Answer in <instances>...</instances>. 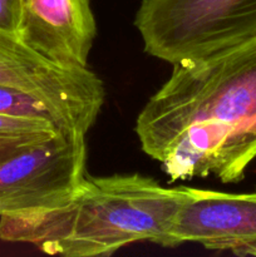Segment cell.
<instances>
[{"label":"cell","instance_id":"6da1fadb","mask_svg":"<svg viewBox=\"0 0 256 257\" xmlns=\"http://www.w3.org/2000/svg\"><path fill=\"white\" fill-rule=\"evenodd\" d=\"M172 67L137 115L141 148L172 181L240 182L256 160V37Z\"/></svg>","mask_w":256,"mask_h":257},{"label":"cell","instance_id":"7a4b0ae2","mask_svg":"<svg viewBox=\"0 0 256 257\" xmlns=\"http://www.w3.org/2000/svg\"><path fill=\"white\" fill-rule=\"evenodd\" d=\"M185 198V186L138 173L84 177L50 205L0 216V240L67 257L109 256L141 241L163 246Z\"/></svg>","mask_w":256,"mask_h":257},{"label":"cell","instance_id":"3957f363","mask_svg":"<svg viewBox=\"0 0 256 257\" xmlns=\"http://www.w3.org/2000/svg\"><path fill=\"white\" fill-rule=\"evenodd\" d=\"M147 54L170 64L256 37V0H141L135 18Z\"/></svg>","mask_w":256,"mask_h":257},{"label":"cell","instance_id":"277c9868","mask_svg":"<svg viewBox=\"0 0 256 257\" xmlns=\"http://www.w3.org/2000/svg\"><path fill=\"white\" fill-rule=\"evenodd\" d=\"M84 133L58 132L0 161V216L60 200L85 177Z\"/></svg>","mask_w":256,"mask_h":257},{"label":"cell","instance_id":"5b68a950","mask_svg":"<svg viewBox=\"0 0 256 257\" xmlns=\"http://www.w3.org/2000/svg\"><path fill=\"white\" fill-rule=\"evenodd\" d=\"M163 247L186 242L207 250L256 256V192L227 193L186 187Z\"/></svg>","mask_w":256,"mask_h":257},{"label":"cell","instance_id":"8992f818","mask_svg":"<svg viewBox=\"0 0 256 257\" xmlns=\"http://www.w3.org/2000/svg\"><path fill=\"white\" fill-rule=\"evenodd\" d=\"M0 84L34 93L97 120L104 103L102 79L89 68L58 65L15 34L0 32Z\"/></svg>","mask_w":256,"mask_h":257},{"label":"cell","instance_id":"52a82bcc","mask_svg":"<svg viewBox=\"0 0 256 257\" xmlns=\"http://www.w3.org/2000/svg\"><path fill=\"white\" fill-rule=\"evenodd\" d=\"M97 24L90 0H22L18 37L65 68H88Z\"/></svg>","mask_w":256,"mask_h":257},{"label":"cell","instance_id":"ba28073f","mask_svg":"<svg viewBox=\"0 0 256 257\" xmlns=\"http://www.w3.org/2000/svg\"><path fill=\"white\" fill-rule=\"evenodd\" d=\"M0 114L47 120L59 132L87 135L95 120L34 93L0 84Z\"/></svg>","mask_w":256,"mask_h":257},{"label":"cell","instance_id":"9c48e42d","mask_svg":"<svg viewBox=\"0 0 256 257\" xmlns=\"http://www.w3.org/2000/svg\"><path fill=\"white\" fill-rule=\"evenodd\" d=\"M59 131L47 120L0 114V136L25 137V136H48Z\"/></svg>","mask_w":256,"mask_h":257},{"label":"cell","instance_id":"30bf717a","mask_svg":"<svg viewBox=\"0 0 256 257\" xmlns=\"http://www.w3.org/2000/svg\"><path fill=\"white\" fill-rule=\"evenodd\" d=\"M22 18V0H0V32L18 35Z\"/></svg>","mask_w":256,"mask_h":257},{"label":"cell","instance_id":"8fae6325","mask_svg":"<svg viewBox=\"0 0 256 257\" xmlns=\"http://www.w3.org/2000/svg\"><path fill=\"white\" fill-rule=\"evenodd\" d=\"M55 135V133H53ZM53 135L48 136H25V137H9V136H0V161L4 160L8 156L13 155L17 151L27 147L30 143L35 141L43 140V138L50 137Z\"/></svg>","mask_w":256,"mask_h":257}]
</instances>
